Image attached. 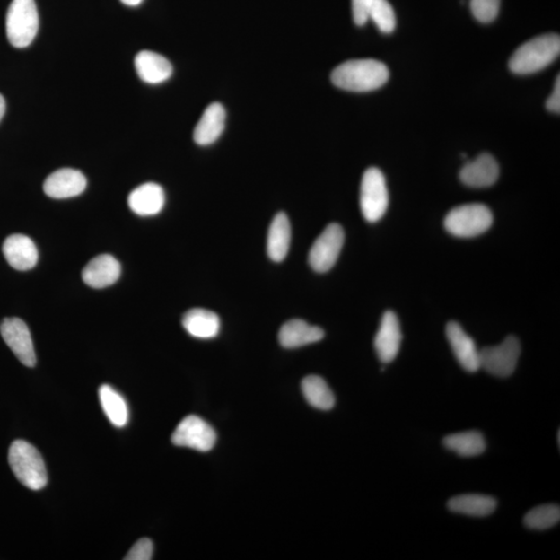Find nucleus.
Listing matches in <instances>:
<instances>
[{
    "instance_id": "nucleus-29",
    "label": "nucleus",
    "mask_w": 560,
    "mask_h": 560,
    "mask_svg": "<svg viewBox=\"0 0 560 560\" xmlns=\"http://www.w3.org/2000/svg\"><path fill=\"white\" fill-rule=\"evenodd\" d=\"M470 8L477 22L490 23L498 16L500 0H470Z\"/></svg>"
},
{
    "instance_id": "nucleus-23",
    "label": "nucleus",
    "mask_w": 560,
    "mask_h": 560,
    "mask_svg": "<svg viewBox=\"0 0 560 560\" xmlns=\"http://www.w3.org/2000/svg\"><path fill=\"white\" fill-rule=\"evenodd\" d=\"M448 506L453 512L471 517H486L495 512L497 502L490 496L467 494L451 498Z\"/></svg>"
},
{
    "instance_id": "nucleus-25",
    "label": "nucleus",
    "mask_w": 560,
    "mask_h": 560,
    "mask_svg": "<svg viewBox=\"0 0 560 560\" xmlns=\"http://www.w3.org/2000/svg\"><path fill=\"white\" fill-rule=\"evenodd\" d=\"M302 389L306 401L313 408L327 411L335 407L336 397L323 378L306 377L303 379Z\"/></svg>"
},
{
    "instance_id": "nucleus-34",
    "label": "nucleus",
    "mask_w": 560,
    "mask_h": 560,
    "mask_svg": "<svg viewBox=\"0 0 560 560\" xmlns=\"http://www.w3.org/2000/svg\"><path fill=\"white\" fill-rule=\"evenodd\" d=\"M121 2L129 6H136L143 3V0H121Z\"/></svg>"
},
{
    "instance_id": "nucleus-4",
    "label": "nucleus",
    "mask_w": 560,
    "mask_h": 560,
    "mask_svg": "<svg viewBox=\"0 0 560 560\" xmlns=\"http://www.w3.org/2000/svg\"><path fill=\"white\" fill-rule=\"evenodd\" d=\"M6 36L16 48H25L35 39L39 31V14L35 0H13L6 13Z\"/></svg>"
},
{
    "instance_id": "nucleus-9",
    "label": "nucleus",
    "mask_w": 560,
    "mask_h": 560,
    "mask_svg": "<svg viewBox=\"0 0 560 560\" xmlns=\"http://www.w3.org/2000/svg\"><path fill=\"white\" fill-rule=\"evenodd\" d=\"M216 432L205 420L197 416L185 417L171 436V442L181 448L206 452L214 448Z\"/></svg>"
},
{
    "instance_id": "nucleus-12",
    "label": "nucleus",
    "mask_w": 560,
    "mask_h": 560,
    "mask_svg": "<svg viewBox=\"0 0 560 560\" xmlns=\"http://www.w3.org/2000/svg\"><path fill=\"white\" fill-rule=\"evenodd\" d=\"M88 181L82 171L73 169H62L45 179L44 192L57 199L75 197L85 190Z\"/></svg>"
},
{
    "instance_id": "nucleus-6",
    "label": "nucleus",
    "mask_w": 560,
    "mask_h": 560,
    "mask_svg": "<svg viewBox=\"0 0 560 560\" xmlns=\"http://www.w3.org/2000/svg\"><path fill=\"white\" fill-rule=\"evenodd\" d=\"M389 204V190L383 172L376 168L366 170L360 187V208L366 222H379L388 211Z\"/></svg>"
},
{
    "instance_id": "nucleus-1",
    "label": "nucleus",
    "mask_w": 560,
    "mask_h": 560,
    "mask_svg": "<svg viewBox=\"0 0 560 560\" xmlns=\"http://www.w3.org/2000/svg\"><path fill=\"white\" fill-rule=\"evenodd\" d=\"M389 79L388 66L376 59H352L337 66L331 74L338 89L356 92L381 88Z\"/></svg>"
},
{
    "instance_id": "nucleus-20",
    "label": "nucleus",
    "mask_w": 560,
    "mask_h": 560,
    "mask_svg": "<svg viewBox=\"0 0 560 560\" xmlns=\"http://www.w3.org/2000/svg\"><path fill=\"white\" fill-rule=\"evenodd\" d=\"M135 63L139 78L149 84L162 83L172 74V66L169 59L156 52L140 51Z\"/></svg>"
},
{
    "instance_id": "nucleus-33",
    "label": "nucleus",
    "mask_w": 560,
    "mask_h": 560,
    "mask_svg": "<svg viewBox=\"0 0 560 560\" xmlns=\"http://www.w3.org/2000/svg\"><path fill=\"white\" fill-rule=\"evenodd\" d=\"M4 113H5V100L4 96L2 95V93H0V122H2Z\"/></svg>"
},
{
    "instance_id": "nucleus-10",
    "label": "nucleus",
    "mask_w": 560,
    "mask_h": 560,
    "mask_svg": "<svg viewBox=\"0 0 560 560\" xmlns=\"http://www.w3.org/2000/svg\"><path fill=\"white\" fill-rule=\"evenodd\" d=\"M0 333L19 362L33 368L37 363L35 348L28 325L18 318H6L0 325Z\"/></svg>"
},
{
    "instance_id": "nucleus-19",
    "label": "nucleus",
    "mask_w": 560,
    "mask_h": 560,
    "mask_svg": "<svg viewBox=\"0 0 560 560\" xmlns=\"http://www.w3.org/2000/svg\"><path fill=\"white\" fill-rule=\"evenodd\" d=\"M226 112L220 103H212L206 109L193 132V139L198 145H210L223 135Z\"/></svg>"
},
{
    "instance_id": "nucleus-8",
    "label": "nucleus",
    "mask_w": 560,
    "mask_h": 560,
    "mask_svg": "<svg viewBox=\"0 0 560 560\" xmlns=\"http://www.w3.org/2000/svg\"><path fill=\"white\" fill-rule=\"evenodd\" d=\"M345 242V232L341 225L331 223L318 237L311 246L309 263L319 273L329 271L336 265Z\"/></svg>"
},
{
    "instance_id": "nucleus-28",
    "label": "nucleus",
    "mask_w": 560,
    "mask_h": 560,
    "mask_svg": "<svg viewBox=\"0 0 560 560\" xmlns=\"http://www.w3.org/2000/svg\"><path fill=\"white\" fill-rule=\"evenodd\" d=\"M370 19L378 26L380 31L390 33L396 29L397 18L389 0H373Z\"/></svg>"
},
{
    "instance_id": "nucleus-27",
    "label": "nucleus",
    "mask_w": 560,
    "mask_h": 560,
    "mask_svg": "<svg viewBox=\"0 0 560 560\" xmlns=\"http://www.w3.org/2000/svg\"><path fill=\"white\" fill-rule=\"evenodd\" d=\"M560 520V509L556 504L537 506L526 513L524 523L529 529L544 530L556 526Z\"/></svg>"
},
{
    "instance_id": "nucleus-18",
    "label": "nucleus",
    "mask_w": 560,
    "mask_h": 560,
    "mask_svg": "<svg viewBox=\"0 0 560 560\" xmlns=\"http://www.w3.org/2000/svg\"><path fill=\"white\" fill-rule=\"evenodd\" d=\"M324 337V330L319 327L310 325L302 319H292L280 328L278 341L284 348L296 349L322 341Z\"/></svg>"
},
{
    "instance_id": "nucleus-13",
    "label": "nucleus",
    "mask_w": 560,
    "mask_h": 560,
    "mask_svg": "<svg viewBox=\"0 0 560 560\" xmlns=\"http://www.w3.org/2000/svg\"><path fill=\"white\" fill-rule=\"evenodd\" d=\"M6 262L18 271L35 268L39 261V252L35 242L24 235H12L5 239L3 246Z\"/></svg>"
},
{
    "instance_id": "nucleus-30",
    "label": "nucleus",
    "mask_w": 560,
    "mask_h": 560,
    "mask_svg": "<svg viewBox=\"0 0 560 560\" xmlns=\"http://www.w3.org/2000/svg\"><path fill=\"white\" fill-rule=\"evenodd\" d=\"M153 553H154V544H153L150 538H144L132 546L131 550L127 553L124 559L150 560L153 558Z\"/></svg>"
},
{
    "instance_id": "nucleus-32",
    "label": "nucleus",
    "mask_w": 560,
    "mask_h": 560,
    "mask_svg": "<svg viewBox=\"0 0 560 560\" xmlns=\"http://www.w3.org/2000/svg\"><path fill=\"white\" fill-rule=\"evenodd\" d=\"M547 109H549L552 112L559 113L560 111V78L557 76L556 80L555 89L551 93V96L548 100H547L546 103Z\"/></svg>"
},
{
    "instance_id": "nucleus-5",
    "label": "nucleus",
    "mask_w": 560,
    "mask_h": 560,
    "mask_svg": "<svg viewBox=\"0 0 560 560\" xmlns=\"http://www.w3.org/2000/svg\"><path fill=\"white\" fill-rule=\"evenodd\" d=\"M493 215L483 204H468L452 209L444 220L446 231L451 235L472 238L482 235L491 228Z\"/></svg>"
},
{
    "instance_id": "nucleus-17",
    "label": "nucleus",
    "mask_w": 560,
    "mask_h": 560,
    "mask_svg": "<svg viewBox=\"0 0 560 560\" xmlns=\"http://www.w3.org/2000/svg\"><path fill=\"white\" fill-rule=\"evenodd\" d=\"M165 193L156 183H145L133 190L128 197L130 209L139 216H154L162 211Z\"/></svg>"
},
{
    "instance_id": "nucleus-7",
    "label": "nucleus",
    "mask_w": 560,
    "mask_h": 560,
    "mask_svg": "<svg viewBox=\"0 0 560 560\" xmlns=\"http://www.w3.org/2000/svg\"><path fill=\"white\" fill-rule=\"evenodd\" d=\"M520 354L521 346L518 338L508 337L502 344L479 351V365L493 376L509 377L516 370Z\"/></svg>"
},
{
    "instance_id": "nucleus-26",
    "label": "nucleus",
    "mask_w": 560,
    "mask_h": 560,
    "mask_svg": "<svg viewBox=\"0 0 560 560\" xmlns=\"http://www.w3.org/2000/svg\"><path fill=\"white\" fill-rule=\"evenodd\" d=\"M446 449L461 457H477L486 451V442L481 433L469 431L446 436L443 440Z\"/></svg>"
},
{
    "instance_id": "nucleus-11",
    "label": "nucleus",
    "mask_w": 560,
    "mask_h": 560,
    "mask_svg": "<svg viewBox=\"0 0 560 560\" xmlns=\"http://www.w3.org/2000/svg\"><path fill=\"white\" fill-rule=\"evenodd\" d=\"M402 331L395 312L386 311L375 337V350L383 363H389L396 359L401 348Z\"/></svg>"
},
{
    "instance_id": "nucleus-3",
    "label": "nucleus",
    "mask_w": 560,
    "mask_h": 560,
    "mask_svg": "<svg viewBox=\"0 0 560 560\" xmlns=\"http://www.w3.org/2000/svg\"><path fill=\"white\" fill-rule=\"evenodd\" d=\"M9 464L18 481L26 488L42 490L48 482L41 453L24 440H16L11 444Z\"/></svg>"
},
{
    "instance_id": "nucleus-22",
    "label": "nucleus",
    "mask_w": 560,
    "mask_h": 560,
    "mask_svg": "<svg viewBox=\"0 0 560 560\" xmlns=\"http://www.w3.org/2000/svg\"><path fill=\"white\" fill-rule=\"evenodd\" d=\"M291 243V224L284 213H278L270 225L267 239V252L273 262H283Z\"/></svg>"
},
{
    "instance_id": "nucleus-15",
    "label": "nucleus",
    "mask_w": 560,
    "mask_h": 560,
    "mask_svg": "<svg viewBox=\"0 0 560 560\" xmlns=\"http://www.w3.org/2000/svg\"><path fill=\"white\" fill-rule=\"evenodd\" d=\"M121 271V264L115 257L100 255L85 266L83 279L91 288L104 289L118 282Z\"/></svg>"
},
{
    "instance_id": "nucleus-31",
    "label": "nucleus",
    "mask_w": 560,
    "mask_h": 560,
    "mask_svg": "<svg viewBox=\"0 0 560 560\" xmlns=\"http://www.w3.org/2000/svg\"><path fill=\"white\" fill-rule=\"evenodd\" d=\"M373 0H352L353 19L358 26H363L370 20Z\"/></svg>"
},
{
    "instance_id": "nucleus-14",
    "label": "nucleus",
    "mask_w": 560,
    "mask_h": 560,
    "mask_svg": "<svg viewBox=\"0 0 560 560\" xmlns=\"http://www.w3.org/2000/svg\"><path fill=\"white\" fill-rule=\"evenodd\" d=\"M446 337H448L453 354L459 364L467 372H476L481 369L479 365V351L473 339L467 335L461 325L451 322L446 326Z\"/></svg>"
},
{
    "instance_id": "nucleus-2",
    "label": "nucleus",
    "mask_w": 560,
    "mask_h": 560,
    "mask_svg": "<svg viewBox=\"0 0 560 560\" xmlns=\"http://www.w3.org/2000/svg\"><path fill=\"white\" fill-rule=\"evenodd\" d=\"M560 52V38L556 33H546L529 39L513 52L510 69L518 75L533 74L555 62Z\"/></svg>"
},
{
    "instance_id": "nucleus-24",
    "label": "nucleus",
    "mask_w": 560,
    "mask_h": 560,
    "mask_svg": "<svg viewBox=\"0 0 560 560\" xmlns=\"http://www.w3.org/2000/svg\"><path fill=\"white\" fill-rule=\"evenodd\" d=\"M99 399L105 416L117 428H124L129 422V409L125 398L109 385L99 389Z\"/></svg>"
},
{
    "instance_id": "nucleus-21",
    "label": "nucleus",
    "mask_w": 560,
    "mask_h": 560,
    "mask_svg": "<svg viewBox=\"0 0 560 560\" xmlns=\"http://www.w3.org/2000/svg\"><path fill=\"white\" fill-rule=\"evenodd\" d=\"M182 324L188 335L201 339L216 337L222 327L216 313L204 309H193L187 311Z\"/></svg>"
},
{
    "instance_id": "nucleus-16",
    "label": "nucleus",
    "mask_w": 560,
    "mask_h": 560,
    "mask_svg": "<svg viewBox=\"0 0 560 560\" xmlns=\"http://www.w3.org/2000/svg\"><path fill=\"white\" fill-rule=\"evenodd\" d=\"M499 177V166L494 157L490 154H481L467 162L459 171V179L469 187L485 188L495 184Z\"/></svg>"
}]
</instances>
